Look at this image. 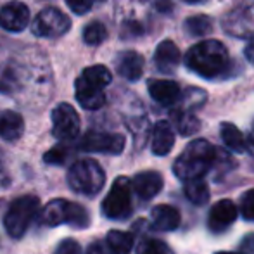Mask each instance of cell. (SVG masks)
Here are the masks:
<instances>
[{
    "label": "cell",
    "mask_w": 254,
    "mask_h": 254,
    "mask_svg": "<svg viewBox=\"0 0 254 254\" xmlns=\"http://www.w3.org/2000/svg\"><path fill=\"white\" fill-rule=\"evenodd\" d=\"M184 61L189 69L206 80L221 76L230 64L227 49L218 40H206L195 44L194 47L189 49Z\"/></svg>",
    "instance_id": "obj_1"
},
{
    "label": "cell",
    "mask_w": 254,
    "mask_h": 254,
    "mask_svg": "<svg viewBox=\"0 0 254 254\" xmlns=\"http://www.w3.org/2000/svg\"><path fill=\"white\" fill-rule=\"evenodd\" d=\"M218 149L213 147L207 140L199 138L192 140L184 152L175 159L173 163V173L178 180L190 182L202 178L211 168L214 166Z\"/></svg>",
    "instance_id": "obj_2"
},
{
    "label": "cell",
    "mask_w": 254,
    "mask_h": 254,
    "mask_svg": "<svg viewBox=\"0 0 254 254\" xmlns=\"http://www.w3.org/2000/svg\"><path fill=\"white\" fill-rule=\"evenodd\" d=\"M67 184L71 190L81 195H95L106 184V173L94 159H80L67 171Z\"/></svg>",
    "instance_id": "obj_3"
},
{
    "label": "cell",
    "mask_w": 254,
    "mask_h": 254,
    "mask_svg": "<svg viewBox=\"0 0 254 254\" xmlns=\"http://www.w3.org/2000/svg\"><path fill=\"white\" fill-rule=\"evenodd\" d=\"M40 211V199L37 195H21L10 202L5 216H3V227L5 232L14 239H21L30 228L35 216Z\"/></svg>",
    "instance_id": "obj_4"
},
{
    "label": "cell",
    "mask_w": 254,
    "mask_h": 254,
    "mask_svg": "<svg viewBox=\"0 0 254 254\" xmlns=\"http://www.w3.org/2000/svg\"><path fill=\"white\" fill-rule=\"evenodd\" d=\"M131 190L133 185L127 177H120L114 180L109 194L102 201V213L109 220H125L133 211L131 204Z\"/></svg>",
    "instance_id": "obj_5"
},
{
    "label": "cell",
    "mask_w": 254,
    "mask_h": 254,
    "mask_svg": "<svg viewBox=\"0 0 254 254\" xmlns=\"http://www.w3.org/2000/svg\"><path fill=\"white\" fill-rule=\"evenodd\" d=\"M223 30L235 38L254 37V0L237 2L223 17Z\"/></svg>",
    "instance_id": "obj_6"
},
{
    "label": "cell",
    "mask_w": 254,
    "mask_h": 254,
    "mask_svg": "<svg viewBox=\"0 0 254 254\" xmlns=\"http://www.w3.org/2000/svg\"><path fill=\"white\" fill-rule=\"evenodd\" d=\"M71 28V19L56 7H47L31 23L33 35L42 38H57Z\"/></svg>",
    "instance_id": "obj_7"
},
{
    "label": "cell",
    "mask_w": 254,
    "mask_h": 254,
    "mask_svg": "<svg viewBox=\"0 0 254 254\" xmlns=\"http://www.w3.org/2000/svg\"><path fill=\"white\" fill-rule=\"evenodd\" d=\"M80 116L76 109L63 102L52 111V133L63 142H71L80 135Z\"/></svg>",
    "instance_id": "obj_8"
},
{
    "label": "cell",
    "mask_w": 254,
    "mask_h": 254,
    "mask_svg": "<svg viewBox=\"0 0 254 254\" xmlns=\"http://www.w3.org/2000/svg\"><path fill=\"white\" fill-rule=\"evenodd\" d=\"M78 147L85 152L121 154L125 149V137L120 133H107V131L90 130L81 137Z\"/></svg>",
    "instance_id": "obj_9"
},
{
    "label": "cell",
    "mask_w": 254,
    "mask_h": 254,
    "mask_svg": "<svg viewBox=\"0 0 254 254\" xmlns=\"http://www.w3.org/2000/svg\"><path fill=\"white\" fill-rule=\"evenodd\" d=\"M239 216V209L234 201L221 199L211 207L209 218H207V228L214 234H221L235 223Z\"/></svg>",
    "instance_id": "obj_10"
},
{
    "label": "cell",
    "mask_w": 254,
    "mask_h": 254,
    "mask_svg": "<svg viewBox=\"0 0 254 254\" xmlns=\"http://www.w3.org/2000/svg\"><path fill=\"white\" fill-rule=\"evenodd\" d=\"M30 23V9L23 2H9L0 9V26L12 33H19Z\"/></svg>",
    "instance_id": "obj_11"
},
{
    "label": "cell",
    "mask_w": 254,
    "mask_h": 254,
    "mask_svg": "<svg viewBox=\"0 0 254 254\" xmlns=\"http://www.w3.org/2000/svg\"><path fill=\"white\" fill-rule=\"evenodd\" d=\"M163 177L157 171H142L131 180L135 194L144 201H151L152 197H156L163 189Z\"/></svg>",
    "instance_id": "obj_12"
},
{
    "label": "cell",
    "mask_w": 254,
    "mask_h": 254,
    "mask_svg": "<svg viewBox=\"0 0 254 254\" xmlns=\"http://www.w3.org/2000/svg\"><path fill=\"white\" fill-rule=\"evenodd\" d=\"M182 54L180 49L173 44L171 40H164L157 45L156 52H154V64L161 73H173L178 66H180Z\"/></svg>",
    "instance_id": "obj_13"
},
{
    "label": "cell",
    "mask_w": 254,
    "mask_h": 254,
    "mask_svg": "<svg viewBox=\"0 0 254 254\" xmlns=\"http://www.w3.org/2000/svg\"><path fill=\"white\" fill-rule=\"evenodd\" d=\"M149 94L161 106H173L180 101L182 90L178 83L171 80H149Z\"/></svg>",
    "instance_id": "obj_14"
},
{
    "label": "cell",
    "mask_w": 254,
    "mask_h": 254,
    "mask_svg": "<svg viewBox=\"0 0 254 254\" xmlns=\"http://www.w3.org/2000/svg\"><path fill=\"white\" fill-rule=\"evenodd\" d=\"M152 227L159 232H173L180 227V213L177 207L159 204L151 211Z\"/></svg>",
    "instance_id": "obj_15"
},
{
    "label": "cell",
    "mask_w": 254,
    "mask_h": 254,
    "mask_svg": "<svg viewBox=\"0 0 254 254\" xmlns=\"http://www.w3.org/2000/svg\"><path fill=\"white\" fill-rule=\"evenodd\" d=\"M118 73L130 81H137L144 73V57L135 51L121 52L118 57Z\"/></svg>",
    "instance_id": "obj_16"
},
{
    "label": "cell",
    "mask_w": 254,
    "mask_h": 254,
    "mask_svg": "<svg viewBox=\"0 0 254 254\" xmlns=\"http://www.w3.org/2000/svg\"><path fill=\"white\" fill-rule=\"evenodd\" d=\"M175 145V133L173 128L168 121H159L152 128V142L151 147L156 156H166Z\"/></svg>",
    "instance_id": "obj_17"
},
{
    "label": "cell",
    "mask_w": 254,
    "mask_h": 254,
    "mask_svg": "<svg viewBox=\"0 0 254 254\" xmlns=\"http://www.w3.org/2000/svg\"><path fill=\"white\" fill-rule=\"evenodd\" d=\"M24 133V120L16 111L0 113V138L5 142H14Z\"/></svg>",
    "instance_id": "obj_18"
},
{
    "label": "cell",
    "mask_w": 254,
    "mask_h": 254,
    "mask_svg": "<svg viewBox=\"0 0 254 254\" xmlns=\"http://www.w3.org/2000/svg\"><path fill=\"white\" fill-rule=\"evenodd\" d=\"M76 101L80 102V106L83 109L95 111L101 109L106 104V94H104V88H97L92 87V85L76 81Z\"/></svg>",
    "instance_id": "obj_19"
},
{
    "label": "cell",
    "mask_w": 254,
    "mask_h": 254,
    "mask_svg": "<svg viewBox=\"0 0 254 254\" xmlns=\"http://www.w3.org/2000/svg\"><path fill=\"white\" fill-rule=\"evenodd\" d=\"M67 216V201L66 199H54L42 209L40 221L47 227H57V225L66 223Z\"/></svg>",
    "instance_id": "obj_20"
},
{
    "label": "cell",
    "mask_w": 254,
    "mask_h": 254,
    "mask_svg": "<svg viewBox=\"0 0 254 254\" xmlns=\"http://www.w3.org/2000/svg\"><path fill=\"white\" fill-rule=\"evenodd\" d=\"M221 140L228 149H232L234 152H246L248 151V138L242 135V131L239 130L235 125L232 123H223L220 128Z\"/></svg>",
    "instance_id": "obj_21"
},
{
    "label": "cell",
    "mask_w": 254,
    "mask_h": 254,
    "mask_svg": "<svg viewBox=\"0 0 254 254\" xmlns=\"http://www.w3.org/2000/svg\"><path fill=\"white\" fill-rule=\"evenodd\" d=\"M76 81H81V83L92 85V87H97V88H106L113 81V74H111V71L106 66L97 64V66L87 67Z\"/></svg>",
    "instance_id": "obj_22"
},
{
    "label": "cell",
    "mask_w": 254,
    "mask_h": 254,
    "mask_svg": "<svg viewBox=\"0 0 254 254\" xmlns=\"http://www.w3.org/2000/svg\"><path fill=\"white\" fill-rule=\"evenodd\" d=\"M173 123L177 127V130L185 137L194 135L201 128V121L194 116V113L190 109H185V107L173 111Z\"/></svg>",
    "instance_id": "obj_23"
},
{
    "label": "cell",
    "mask_w": 254,
    "mask_h": 254,
    "mask_svg": "<svg viewBox=\"0 0 254 254\" xmlns=\"http://www.w3.org/2000/svg\"><path fill=\"white\" fill-rule=\"evenodd\" d=\"M184 192H185V197L192 204H195V206H202V204L209 201V189H207V184L202 178L185 182Z\"/></svg>",
    "instance_id": "obj_24"
},
{
    "label": "cell",
    "mask_w": 254,
    "mask_h": 254,
    "mask_svg": "<svg viewBox=\"0 0 254 254\" xmlns=\"http://www.w3.org/2000/svg\"><path fill=\"white\" fill-rule=\"evenodd\" d=\"M106 242L109 244L114 254H130V251L133 249V235L128 232L111 230L106 237Z\"/></svg>",
    "instance_id": "obj_25"
},
{
    "label": "cell",
    "mask_w": 254,
    "mask_h": 254,
    "mask_svg": "<svg viewBox=\"0 0 254 254\" xmlns=\"http://www.w3.org/2000/svg\"><path fill=\"white\" fill-rule=\"evenodd\" d=\"M66 223L74 228H87L90 225V214L81 204L67 201V216Z\"/></svg>",
    "instance_id": "obj_26"
},
{
    "label": "cell",
    "mask_w": 254,
    "mask_h": 254,
    "mask_svg": "<svg viewBox=\"0 0 254 254\" xmlns=\"http://www.w3.org/2000/svg\"><path fill=\"white\" fill-rule=\"evenodd\" d=\"M211 28H213V21L207 16H204V14L192 16L185 21V30H187L192 37H202V35L209 33Z\"/></svg>",
    "instance_id": "obj_27"
},
{
    "label": "cell",
    "mask_w": 254,
    "mask_h": 254,
    "mask_svg": "<svg viewBox=\"0 0 254 254\" xmlns=\"http://www.w3.org/2000/svg\"><path fill=\"white\" fill-rule=\"evenodd\" d=\"M107 38V30L102 23L99 21H92L85 26L83 30V42L87 45H101Z\"/></svg>",
    "instance_id": "obj_28"
},
{
    "label": "cell",
    "mask_w": 254,
    "mask_h": 254,
    "mask_svg": "<svg viewBox=\"0 0 254 254\" xmlns=\"http://www.w3.org/2000/svg\"><path fill=\"white\" fill-rule=\"evenodd\" d=\"M71 154H73V151H71L69 145L59 144L44 154V161L47 164H54V166H64L67 163V159L71 157Z\"/></svg>",
    "instance_id": "obj_29"
},
{
    "label": "cell",
    "mask_w": 254,
    "mask_h": 254,
    "mask_svg": "<svg viewBox=\"0 0 254 254\" xmlns=\"http://www.w3.org/2000/svg\"><path fill=\"white\" fill-rule=\"evenodd\" d=\"M137 254H173L166 242L159 239H142L135 249Z\"/></svg>",
    "instance_id": "obj_30"
},
{
    "label": "cell",
    "mask_w": 254,
    "mask_h": 254,
    "mask_svg": "<svg viewBox=\"0 0 254 254\" xmlns=\"http://www.w3.org/2000/svg\"><path fill=\"white\" fill-rule=\"evenodd\" d=\"M206 101V94L199 88H190L184 94V107L185 109H195V107L202 106Z\"/></svg>",
    "instance_id": "obj_31"
},
{
    "label": "cell",
    "mask_w": 254,
    "mask_h": 254,
    "mask_svg": "<svg viewBox=\"0 0 254 254\" xmlns=\"http://www.w3.org/2000/svg\"><path fill=\"white\" fill-rule=\"evenodd\" d=\"M239 207H241V214L244 216V220L254 221V189L248 190L242 195Z\"/></svg>",
    "instance_id": "obj_32"
},
{
    "label": "cell",
    "mask_w": 254,
    "mask_h": 254,
    "mask_svg": "<svg viewBox=\"0 0 254 254\" xmlns=\"http://www.w3.org/2000/svg\"><path fill=\"white\" fill-rule=\"evenodd\" d=\"M54 254H81V246L74 239H64L57 244Z\"/></svg>",
    "instance_id": "obj_33"
},
{
    "label": "cell",
    "mask_w": 254,
    "mask_h": 254,
    "mask_svg": "<svg viewBox=\"0 0 254 254\" xmlns=\"http://www.w3.org/2000/svg\"><path fill=\"white\" fill-rule=\"evenodd\" d=\"M66 3L74 14H87L94 5V0H66Z\"/></svg>",
    "instance_id": "obj_34"
},
{
    "label": "cell",
    "mask_w": 254,
    "mask_h": 254,
    "mask_svg": "<svg viewBox=\"0 0 254 254\" xmlns=\"http://www.w3.org/2000/svg\"><path fill=\"white\" fill-rule=\"evenodd\" d=\"M14 85H17L16 78H14V73H10V69L5 71L3 76L0 78V92H3V94H10V92L16 90Z\"/></svg>",
    "instance_id": "obj_35"
},
{
    "label": "cell",
    "mask_w": 254,
    "mask_h": 254,
    "mask_svg": "<svg viewBox=\"0 0 254 254\" xmlns=\"http://www.w3.org/2000/svg\"><path fill=\"white\" fill-rule=\"evenodd\" d=\"M87 254H114L113 249L109 248V244L107 242H94V244H90V248H88Z\"/></svg>",
    "instance_id": "obj_36"
},
{
    "label": "cell",
    "mask_w": 254,
    "mask_h": 254,
    "mask_svg": "<svg viewBox=\"0 0 254 254\" xmlns=\"http://www.w3.org/2000/svg\"><path fill=\"white\" fill-rule=\"evenodd\" d=\"M241 251H242V254H254V234H249L242 239Z\"/></svg>",
    "instance_id": "obj_37"
},
{
    "label": "cell",
    "mask_w": 254,
    "mask_h": 254,
    "mask_svg": "<svg viewBox=\"0 0 254 254\" xmlns=\"http://www.w3.org/2000/svg\"><path fill=\"white\" fill-rule=\"evenodd\" d=\"M10 184V178L5 171V166H3V159H2V154H0V190L5 189L7 185Z\"/></svg>",
    "instance_id": "obj_38"
},
{
    "label": "cell",
    "mask_w": 254,
    "mask_h": 254,
    "mask_svg": "<svg viewBox=\"0 0 254 254\" xmlns=\"http://www.w3.org/2000/svg\"><path fill=\"white\" fill-rule=\"evenodd\" d=\"M244 54H246V57H248L249 63H253V64H254V37H253V38H249V44L246 45Z\"/></svg>",
    "instance_id": "obj_39"
},
{
    "label": "cell",
    "mask_w": 254,
    "mask_h": 254,
    "mask_svg": "<svg viewBox=\"0 0 254 254\" xmlns=\"http://www.w3.org/2000/svg\"><path fill=\"white\" fill-rule=\"evenodd\" d=\"M248 151L254 156V123H253V131H251V135L248 137Z\"/></svg>",
    "instance_id": "obj_40"
},
{
    "label": "cell",
    "mask_w": 254,
    "mask_h": 254,
    "mask_svg": "<svg viewBox=\"0 0 254 254\" xmlns=\"http://www.w3.org/2000/svg\"><path fill=\"white\" fill-rule=\"evenodd\" d=\"M184 2H187V3H202V2H206V0H184Z\"/></svg>",
    "instance_id": "obj_41"
},
{
    "label": "cell",
    "mask_w": 254,
    "mask_h": 254,
    "mask_svg": "<svg viewBox=\"0 0 254 254\" xmlns=\"http://www.w3.org/2000/svg\"><path fill=\"white\" fill-rule=\"evenodd\" d=\"M216 254H242V253H230V251H221V253H216Z\"/></svg>",
    "instance_id": "obj_42"
}]
</instances>
